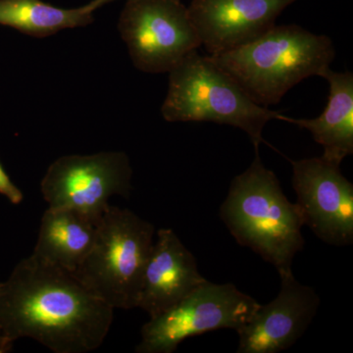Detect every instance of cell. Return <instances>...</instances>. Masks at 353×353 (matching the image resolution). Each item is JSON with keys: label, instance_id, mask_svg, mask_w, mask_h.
<instances>
[{"label": "cell", "instance_id": "cell-11", "mask_svg": "<svg viewBox=\"0 0 353 353\" xmlns=\"http://www.w3.org/2000/svg\"><path fill=\"white\" fill-rule=\"evenodd\" d=\"M296 0H192L188 7L201 46L217 55L250 43L275 26Z\"/></svg>", "mask_w": 353, "mask_h": 353}, {"label": "cell", "instance_id": "cell-1", "mask_svg": "<svg viewBox=\"0 0 353 353\" xmlns=\"http://www.w3.org/2000/svg\"><path fill=\"white\" fill-rule=\"evenodd\" d=\"M114 309L74 272L34 254L0 283V347L30 338L55 353H87L104 343Z\"/></svg>", "mask_w": 353, "mask_h": 353}, {"label": "cell", "instance_id": "cell-18", "mask_svg": "<svg viewBox=\"0 0 353 353\" xmlns=\"http://www.w3.org/2000/svg\"><path fill=\"white\" fill-rule=\"evenodd\" d=\"M1 352H4V350H2V348L0 347V353H1Z\"/></svg>", "mask_w": 353, "mask_h": 353}, {"label": "cell", "instance_id": "cell-3", "mask_svg": "<svg viewBox=\"0 0 353 353\" xmlns=\"http://www.w3.org/2000/svg\"><path fill=\"white\" fill-rule=\"evenodd\" d=\"M220 217L239 245L274 265L279 273L292 271L294 256L304 248L303 219L259 152L232 181Z\"/></svg>", "mask_w": 353, "mask_h": 353}, {"label": "cell", "instance_id": "cell-13", "mask_svg": "<svg viewBox=\"0 0 353 353\" xmlns=\"http://www.w3.org/2000/svg\"><path fill=\"white\" fill-rule=\"evenodd\" d=\"M319 77L330 85L327 108L314 119H294L285 116L282 121L307 130L316 143L323 146L322 157L341 165L353 153V74L324 69Z\"/></svg>", "mask_w": 353, "mask_h": 353}, {"label": "cell", "instance_id": "cell-7", "mask_svg": "<svg viewBox=\"0 0 353 353\" xmlns=\"http://www.w3.org/2000/svg\"><path fill=\"white\" fill-rule=\"evenodd\" d=\"M136 68L169 73L201 41L181 0H127L118 24Z\"/></svg>", "mask_w": 353, "mask_h": 353}, {"label": "cell", "instance_id": "cell-9", "mask_svg": "<svg viewBox=\"0 0 353 353\" xmlns=\"http://www.w3.org/2000/svg\"><path fill=\"white\" fill-rule=\"evenodd\" d=\"M292 188L304 226L324 243H353V185L341 165L322 157L292 160Z\"/></svg>", "mask_w": 353, "mask_h": 353}, {"label": "cell", "instance_id": "cell-16", "mask_svg": "<svg viewBox=\"0 0 353 353\" xmlns=\"http://www.w3.org/2000/svg\"><path fill=\"white\" fill-rule=\"evenodd\" d=\"M0 194L13 204H19L24 199L22 190L11 181L10 176L4 170L1 164H0Z\"/></svg>", "mask_w": 353, "mask_h": 353}, {"label": "cell", "instance_id": "cell-15", "mask_svg": "<svg viewBox=\"0 0 353 353\" xmlns=\"http://www.w3.org/2000/svg\"><path fill=\"white\" fill-rule=\"evenodd\" d=\"M92 21V12L85 6L66 9L43 0H0V25L36 38L52 36L65 29L85 27Z\"/></svg>", "mask_w": 353, "mask_h": 353}, {"label": "cell", "instance_id": "cell-8", "mask_svg": "<svg viewBox=\"0 0 353 353\" xmlns=\"http://www.w3.org/2000/svg\"><path fill=\"white\" fill-rule=\"evenodd\" d=\"M132 167L122 152L66 155L48 167L41 183L48 208L75 211L97 224L114 196L128 197Z\"/></svg>", "mask_w": 353, "mask_h": 353}, {"label": "cell", "instance_id": "cell-6", "mask_svg": "<svg viewBox=\"0 0 353 353\" xmlns=\"http://www.w3.org/2000/svg\"><path fill=\"white\" fill-rule=\"evenodd\" d=\"M260 303L231 283L206 281L189 296L141 328L139 353H172L192 336L220 329L236 331L250 321Z\"/></svg>", "mask_w": 353, "mask_h": 353}, {"label": "cell", "instance_id": "cell-5", "mask_svg": "<svg viewBox=\"0 0 353 353\" xmlns=\"http://www.w3.org/2000/svg\"><path fill=\"white\" fill-rule=\"evenodd\" d=\"M154 234L152 223L110 205L97 223L92 250L74 273L114 310L137 308Z\"/></svg>", "mask_w": 353, "mask_h": 353}, {"label": "cell", "instance_id": "cell-14", "mask_svg": "<svg viewBox=\"0 0 353 353\" xmlns=\"http://www.w3.org/2000/svg\"><path fill=\"white\" fill-rule=\"evenodd\" d=\"M97 224L75 211L48 208L41 220L32 254L66 270L75 272L92 250Z\"/></svg>", "mask_w": 353, "mask_h": 353}, {"label": "cell", "instance_id": "cell-12", "mask_svg": "<svg viewBox=\"0 0 353 353\" xmlns=\"http://www.w3.org/2000/svg\"><path fill=\"white\" fill-rule=\"evenodd\" d=\"M196 257L175 232L160 229L143 272L137 308L161 314L206 282Z\"/></svg>", "mask_w": 353, "mask_h": 353}, {"label": "cell", "instance_id": "cell-17", "mask_svg": "<svg viewBox=\"0 0 353 353\" xmlns=\"http://www.w3.org/2000/svg\"><path fill=\"white\" fill-rule=\"evenodd\" d=\"M114 1H116V0H92V1L85 4V7H87L88 10L94 13L97 9L101 8V7Z\"/></svg>", "mask_w": 353, "mask_h": 353}, {"label": "cell", "instance_id": "cell-2", "mask_svg": "<svg viewBox=\"0 0 353 353\" xmlns=\"http://www.w3.org/2000/svg\"><path fill=\"white\" fill-rule=\"evenodd\" d=\"M255 103H279L297 83L320 76L336 57L334 43L299 25H275L234 50L209 55Z\"/></svg>", "mask_w": 353, "mask_h": 353}, {"label": "cell", "instance_id": "cell-10", "mask_svg": "<svg viewBox=\"0 0 353 353\" xmlns=\"http://www.w3.org/2000/svg\"><path fill=\"white\" fill-rule=\"evenodd\" d=\"M280 274L281 288L271 303L260 304L250 321L236 330L238 353H277L303 336L320 305L314 289L299 283L292 271Z\"/></svg>", "mask_w": 353, "mask_h": 353}, {"label": "cell", "instance_id": "cell-4", "mask_svg": "<svg viewBox=\"0 0 353 353\" xmlns=\"http://www.w3.org/2000/svg\"><path fill=\"white\" fill-rule=\"evenodd\" d=\"M168 122H213L243 130L255 152L271 120H282L278 111L259 105L209 57L197 50L169 72L168 92L161 108Z\"/></svg>", "mask_w": 353, "mask_h": 353}]
</instances>
